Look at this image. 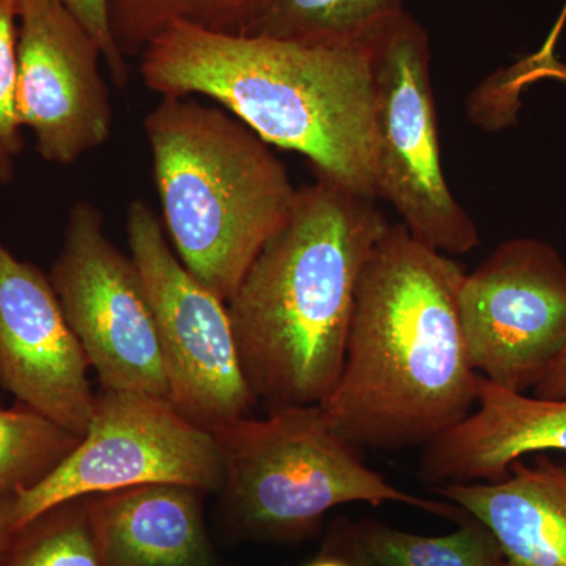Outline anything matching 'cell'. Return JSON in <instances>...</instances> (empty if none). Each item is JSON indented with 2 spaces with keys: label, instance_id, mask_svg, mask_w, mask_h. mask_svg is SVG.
I'll return each mask as SVG.
<instances>
[{
  "label": "cell",
  "instance_id": "obj_26",
  "mask_svg": "<svg viewBox=\"0 0 566 566\" xmlns=\"http://www.w3.org/2000/svg\"><path fill=\"white\" fill-rule=\"evenodd\" d=\"M14 499H0V560L13 542L17 528L13 524Z\"/></svg>",
  "mask_w": 566,
  "mask_h": 566
},
{
  "label": "cell",
  "instance_id": "obj_6",
  "mask_svg": "<svg viewBox=\"0 0 566 566\" xmlns=\"http://www.w3.org/2000/svg\"><path fill=\"white\" fill-rule=\"evenodd\" d=\"M375 196L392 205L408 232L446 255L480 244L479 229L457 202L442 170L431 48L403 13L375 41Z\"/></svg>",
  "mask_w": 566,
  "mask_h": 566
},
{
  "label": "cell",
  "instance_id": "obj_22",
  "mask_svg": "<svg viewBox=\"0 0 566 566\" xmlns=\"http://www.w3.org/2000/svg\"><path fill=\"white\" fill-rule=\"evenodd\" d=\"M71 13L91 32L102 48L103 61L118 88H125L129 81V66L111 35L107 20V0H62Z\"/></svg>",
  "mask_w": 566,
  "mask_h": 566
},
{
  "label": "cell",
  "instance_id": "obj_20",
  "mask_svg": "<svg viewBox=\"0 0 566 566\" xmlns=\"http://www.w3.org/2000/svg\"><path fill=\"white\" fill-rule=\"evenodd\" d=\"M0 566H107L88 495L54 506L17 531Z\"/></svg>",
  "mask_w": 566,
  "mask_h": 566
},
{
  "label": "cell",
  "instance_id": "obj_15",
  "mask_svg": "<svg viewBox=\"0 0 566 566\" xmlns=\"http://www.w3.org/2000/svg\"><path fill=\"white\" fill-rule=\"evenodd\" d=\"M203 491L151 483L88 495L107 566H216Z\"/></svg>",
  "mask_w": 566,
  "mask_h": 566
},
{
  "label": "cell",
  "instance_id": "obj_8",
  "mask_svg": "<svg viewBox=\"0 0 566 566\" xmlns=\"http://www.w3.org/2000/svg\"><path fill=\"white\" fill-rule=\"evenodd\" d=\"M126 232L155 312L170 403L208 431L251 416L259 401L245 379L227 304L186 270L158 216L142 200L129 205Z\"/></svg>",
  "mask_w": 566,
  "mask_h": 566
},
{
  "label": "cell",
  "instance_id": "obj_25",
  "mask_svg": "<svg viewBox=\"0 0 566 566\" xmlns=\"http://www.w3.org/2000/svg\"><path fill=\"white\" fill-rule=\"evenodd\" d=\"M566 24V0L564 7H562L560 14H558L556 24H554L553 31L549 32L545 43L539 48L538 52L532 55V61L539 63V65L546 66V69L558 70L562 69L560 62L556 57V46L558 36L564 31Z\"/></svg>",
  "mask_w": 566,
  "mask_h": 566
},
{
  "label": "cell",
  "instance_id": "obj_4",
  "mask_svg": "<svg viewBox=\"0 0 566 566\" xmlns=\"http://www.w3.org/2000/svg\"><path fill=\"white\" fill-rule=\"evenodd\" d=\"M144 128L178 259L227 304L285 226L297 189L266 142L218 107L163 96Z\"/></svg>",
  "mask_w": 566,
  "mask_h": 566
},
{
  "label": "cell",
  "instance_id": "obj_1",
  "mask_svg": "<svg viewBox=\"0 0 566 566\" xmlns=\"http://www.w3.org/2000/svg\"><path fill=\"white\" fill-rule=\"evenodd\" d=\"M464 275L403 223L379 238L357 285L344 367L319 405L349 444L424 447L474 411L480 375L458 303Z\"/></svg>",
  "mask_w": 566,
  "mask_h": 566
},
{
  "label": "cell",
  "instance_id": "obj_11",
  "mask_svg": "<svg viewBox=\"0 0 566 566\" xmlns=\"http://www.w3.org/2000/svg\"><path fill=\"white\" fill-rule=\"evenodd\" d=\"M102 48L62 0H21L14 112L44 161L70 166L109 139Z\"/></svg>",
  "mask_w": 566,
  "mask_h": 566
},
{
  "label": "cell",
  "instance_id": "obj_12",
  "mask_svg": "<svg viewBox=\"0 0 566 566\" xmlns=\"http://www.w3.org/2000/svg\"><path fill=\"white\" fill-rule=\"evenodd\" d=\"M88 368L51 279L0 243V387L82 438L96 398Z\"/></svg>",
  "mask_w": 566,
  "mask_h": 566
},
{
  "label": "cell",
  "instance_id": "obj_21",
  "mask_svg": "<svg viewBox=\"0 0 566 566\" xmlns=\"http://www.w3.org/2000/svg\"><path fill=\"white\" fill-rule=\"evenodd\" d=\"M20 9L21 0H0V145L11 156L24 147L14 112Z\"/></svg>",
  "mask_w": 566,
  "mask_h": 566
},
{
  "label": "cell",
  "instance_id": "obj_23",
  "mask_svg": "<svg viewBox=\"0 0 566 566\" xmlns=\"http://www.w3.org/2000/svg\"><path fill=\"white\" fill-rule=\"evenodd\" d=\"M323 546L329 547V549L344 556L352 566H378L374 558L368 556L363 543H360L353 521L345 520V517L335 520L331 524Z\"/></svg>",
  "mask_w": 566,
  "mask_h": 566
},
{
  "label": "cell",
  "instance_id": "obj_28",
  "mask_svg": "<svg viewBox=\"0 0 566 566\" xmlns=\"http://www.w3.org/2000/svg\"><path fill=\"white\" fill-rule=\"evenodd\" d=\"M13 156L0 145V186L9 185L13 180Z\"/></svg>",
  "mask_w": 566,
  "mask_h": 566
},
{
  "label": "cell",
  "instance_id": "obj_17",
  "mask_svg": "<svg viewBox=\"0 0 566 566\" xmlns=\"http://www.w3.org/2000/svg\"><path fill=\"white\" fill-rule=\"evenodd\" d=\"M457 524L441 536L409 534L374 517L354 528L378 566H505L501 545L482 521L465 513Z\"/></svg>",
  "mask_w": 566,
  "mask_h": 566
},
{
  "label": "cell",
  "instance_id": "obj_19",
  "mask_svg": "<svg viewBox=\"0 0 566 566\" xmlns=\"http://www.w3.org/2000/svg\"><path fill=\"white\" fill-rule=\"evenodd\" d=\"M81 436L18 403L0 409V499L18 495L39 485L80 444Z\"/></svg>",
  "mask_w": 566,
  "mask_h": 566
},
{
  "label": "cell",
  "instance_id": "obj_24",
  "mask_svg": "<svg viewBox=\"0 0 566 566\" xmlns=\"http://www.w3.org/2000/svg\"><path fill=\"white\" fill-rule=\"evenodd\" d=\"M534 395L538 398H547V400L566 398V352L547 371L545 378L536 385Z\"/></svg>",
  "mask_w": 566,
  "mask_h": 566
},
{
  "label": "cell",
  "instance_id": "obj_13",
  "mask_svg": "<svg viewBox=\"0 0 566 566\" xmlns=\"http://www.w3.org/2000/svg\"><path fill=\"white\" fill-rule=\"evenodd\" d=\"M551 452L566 453V398L528 397L480 376L474 411L422 447L419 476L431 488L495 482L515 461Z\"/></svg>",
  "mask_w": 566,
  "mask_h": 566
},
{
  "label": "cell",
  "instance_id": "obj_10",
  "mask_svg": "<svg viewBox=\"0 0 566 566\" xmlns=\"http://www.w3.org/2000/svg\"><path fill=\"white\" fill-rule=\"evenodd\" d=\"M458 303L476 374L495 386L527 394L566 352V262L546 241L499 245Z\"/></svg>",
  "mask_w": 566,
  "mask_h": 566
},
{
  "label": "cell",
  "instance_id": "obj_27",
  "mask_svg": "<svg viewBox=\"0 0 566 566\" xmlns=\"http://www.w3.org/2000/svg\"><path fill=\"white\" fill-rule=\"evenodd\" d=\"M304 566H352L349 562L346 560L344 556L335 553V551L329 549V547L323 546L322 553L318 554L314 558V560L308 562Z\"/></svg>",
  "mask_w": 566,
  "mask_h": 566
},
{
  "label": "cell",
  "instance_id": "obj_3",
  "mask_svg": "<svg viewBox=\"0 0 566 566\" xmlns=\"http://www.w3.org/2000/svg\"><path fill=\"white\" fill-rule=\"evenodd\" d=\"M387 223L374 197L316 175L297 189L227 303L248 385L268 409L319 406L344 367L360 275Z\"/></svg>",
  "mask_w": 566,
  "mask_h": 566
},
{
  "label": "cell",
  "instance_id": "obj_16",
  "mask_svg": "<svg viewBox=\"0 0 566 566\" xmlns=\"http://www.w3.org/2000/svg\"><path fill=\"white\" fill-rule=\"evenodd\" d=\"M403 13L405 0H262L243 35L311 44L365 43Z\"/></svg>",
  "mask_w": 566,
  "mask_h": 566
},
{
  "label": "cell",
  "instance_id": "obj_5",
  "mask_svg": "<svg viewBox=\"0 0 566 566\" xmlns=\"http://www.w3.org/2000/svg\"><path fill=\"white\" fill-rule=\"evenodd\" d=\"M223 461L222 504L238 535L300 542L319 531L335 506L397 502L458 523L452 502L408 493L364 463L363 450L327 423L322 406L271 409L211 431Z\"/></svg>",
  "mask_w": 566,
  "mask_h": 566
},
{
  "label": "cell",
  "instance_id": "obj_2",
  "mask_svg": "<svg viewBox=\"0 0 566 566\" xmlns=\"http://www.w3.org/2000/svg\"><path fill=\"white\" fill-rule=\"evenodd\" d=\"M376 39L311 44L175 22L142 52L140 74L161 96L214 99L268 145L376 199Z\"/></svg>",
  "mask_w": 566,
  "mask_h": 566
},
{
  "label": "cell",
  "instance_id": "obj_9",
  "mask_svg": "<svg viewBox=\"0 0 566 566\" xmlns=\"http://www.w3.org/2000/svg\"><path fill=\"white\" fill-rule=\"evenodd\" d=\"M50 279L103 390L169 400L158 326L144 277L133 256L107 238L103 212L95 205L76 202L71 208Z\"/></svg>",
  "mask_w": 566,
  "mask_h": 566
},
{
  "label": "cell",
  "instance_id": "obj_14",
  "mask_svg": "<svg viewBox=\"0 0 566 566\" xmlns=\"http://www.w3.org/2000/svg\"><path fill=\"white\" fill-rule=\"evenodd\" d=\"M475 516L502 547L505 566H566V464L546 453L517 460L495 482L433 486Z\"/></svg>",
  "mask_w": 566,
  "mask_h": 566
},
{
  "label": "cell",
  "instance_id": "obj_7",
  "mask_svg": "<svg viewBox=\"0 0 566 566\" xmlns=\"http://www.w3.org/2000/svg\"><path fill=\"white\" fill-rule=\"evenodd\" d=\"M151 483L221 491L223 461L214 436L167 398L103 390L76 449L43 482L14 499V528L74 499Z\"/></svg>",
  "mask_w": 566,
  "mask_h": 566
},
{
  "label": "cell",
  "instance_id": "obj_18",
  "mask_svg": "<svg viewBox=\"0 0 566 566\" xmlns=\"http://www.w3.org/2000/svg\"><path fill=\"white\" fill-rule=\"evenodd\" d=\"M262 0H107V20L123 57L142 55L175 22L205 31L243 35Z\"/></svg>",
  "mask_w": 566,
  "mask_h": 566
}]
</instances>
